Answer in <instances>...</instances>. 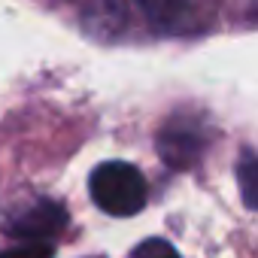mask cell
I'll use <instances>...</instances> for the list:
<instances>
[{
	"label": "cell",
	"instance_id": "1",
	"mask_svg": "<svg viewBox=\"0 0 258 258\" xmlns=\"http://www.w3.org/2000/svg\"><path fill=\"white\" fill-rule=\"evenodd\" d=\"M94 204L109 216H137L146 207V176L127 161H103L88 179Z\"/></svg>",
	"mask_w": 258,
	"mask_h": 258
},
{
	"label": "cell",
	"instance_id": "2",
	"mask_svg": "<svg viewBox=\"0 0 258 258\" xmlns=\"http://www.w3.org/2000/svg\"><path fill=\"white\" fill-rule=\"evenodd\" d=\"M207 124L204 118L173 115L158 131V155L173 170H191L207 152Z\"/></svg>",
	"mask_w": 258,
	"mask_h": 258
},
{
	"label": "cell",
	"instance_id": "3",
	"mask_svg": "<svg viewBox=\"0 0 258 258\" xmlns=\"http://www.w3.org/2000/svg\"><path fill=\"white\" fill-rule=\"evenodd\" d=\"M61 228H67V210L55 201H40L34 210H28L25 216H19L10 225V231L28 243H46Z\"/></svg>",
	"mask_w": 258,
	"mask_h": 258
},
{
	"label": "cell",
	"instance_id": "4",
	"mask_svg": "<svg viewBox=\"0 0 258 258\" xmlns=\"http://www.w3.org/2000/svg\"><path fill=\"white\" fill-rule=\"evenodd\" d=\"M127 258H179V252L167 243V240H158V237H152V240H146V243H140Z\"/></svg>",
	"mask_w": 258,
	"mask_h": 258
},
{
	"label": "cell",
	"instance_id": "5",
	"mask_svg": "<svg viewBox=\"0 0 258 258\" xmlns=\"http://www.w3.org/2000/svg\"><path fill=\"white\" fill-rule=\"evenodd\" d=\"M0 258H52V246L49 243H25V246H13L7 252H0Z\"/></svg>",
	"mask_w": 258,
	"mask_h": 258
},
{
	"label": "cell",
	"instance_id": "6",
	"mask_svg": "<svg viewBox=\"0 0 258 258\" xmlns=\"http://www.w3.org/2000/svg\"><path fill=\"white\" fill-rule=\"evenodd\" d=\"M252 176H255V161H252V152H246L243 167H240V179H243V198H246L249 207H252V195H255V188H252Z\"/></svg>",
	"mask_w": 258,
	"mask_h": 258
}]
</instances>
